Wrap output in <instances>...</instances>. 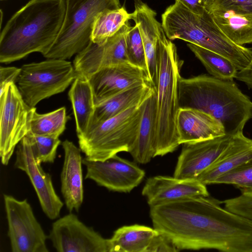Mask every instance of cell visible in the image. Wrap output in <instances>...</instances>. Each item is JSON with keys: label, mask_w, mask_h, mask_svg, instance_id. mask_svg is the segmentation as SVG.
<instances>
[{"label": "cell", "mask_w": 252, "mask_h": 252, "mask_svg": "<svg viewBox=\"0 0 252 252\" xmlns=\"http://www.w3.org/2000/svg\"><path fill=\"white\" fill-rule=\"evenodd\" d=\"M221 204L210 195L189 197L150 206V216L178 251L252 252V221Z\"/></svg>", "instance_id": "1"}, {"label": "cell", "mask_w": 252, "mask_h": 252, "mask_svg": "<svg viewBox=\"0 0 252 252\" xmlns=\"http://www.w3.org/2000/svg\"><path fill=\"white\" fill-rule=\"evenodd\" d=\"M66 0H30L15 12L0 34V62L9 63L31 53L44 55L62 28Z\"/></svg>", "instance_id": "2"}, {"label": "cell", "mask_w": 252, "mask_h": 252, "mask_svg": "<svg viewBox=\"0 0 252 252\" xmlns=\"http://www.w3.org/2000/svg\"><path fill=\"white\" fill-rule=\"evenodd\" d=\"M180 108H193L207 113L223 126L225 134L243 132L252 118V101L233 81L202 74L178 83Z\"/></svg>", "instance_id": "3"}, {"label": "cell", "mask_w": 252, "mask_h": 252, "mask_svg": "<svg viewBox=\"0 0 252 252\" xmlns=\"http://www.w3.org/2000/svg\"><path fill=\"white\" fill-rule=\"evenodd\" d=\"M182 63L176 46L163 32L158 44V74L155 89L157 117L155 157L172 153L180 145L177 117L180 109L178 83Z\"/></svg>", "instance_id": "4"}, {"label": "cell", "mask_w": 252, "mask_h": 252, "mask_svg": "<svg viewBox=\"0 0 252 252\" xmlns=\"http://www.w3.org/2000/svg\"><path fill=\"white\" fill-rule=\"evenodd\" d=\"M141 104L102 122L92 125L78 136L85 158L104 161L121 152H129L138 131Z\"/></svg>", "instance_id": "5"}, {"label": "cell", "mask_w": 252, "mask_h": 252, "mask_svg": "<svg viewBox=\"0 0 252 252\" xmlns=\"http://www.w3.org/2000/svg\"><path fill=\"white\" fill-rule=\"evenodd\" d=\"M121 7L120 0H66L62 28L43 56L47 59L66 60L77 55L90 43L97 15L105 10Z\"/></svg>", "instance_id": "6"}, {"label": "cell", "mask_w": 252, "mask_h": 252, "mask_svg": "<svg viewBox=\"0 0 252 252\" xmlns=\"http://www.w3.org/2000/svg\"><path fill=\"white\" fill-rule=\"evenodd\" d=\"M76 76L70 62L48 59L24 64L16 83L24 101L33 108L42 100L63 92Z\"/></svg>", "instance_id": "7"}, {"label": "cell", "mask_w": 252, "mask_h": 252, "mask_svg": "<svg viewBox=\"0 0 252 252\" xmlns=\"http://www.w3.org/2000/svg\"><path fill=\"white\" fill-rule=\"evenodd\" d=\"M35 107L25 102L15 83L0 94V156L8 164L16 146L30 131V122Z\"/></svg>", "instance_id": "8"}, {"label": "cell", "mask_w": 252, "mask_h": 252, "mask_svg": "<svg viewBox=\"0 0 252 252\" xmlns=\"http://www.w3.org/2000/svg\"><path fill=\"white\" fill-rule=\"evenodd\" d=\"M8 236L13 252H48L47 238L26 199L4 194Z\"/></svg>", "instance_id": "9"}, {"label": "cell", "mask_w": 252, "mask_h": 252, "mask_svg": "<svg viewBox=\"0 0 252 252\" xmlns=\"http://www.w3.org/2000/svg\"><path fill=\"white\" fill-rule=\"evenodd\" d=\"M48 238L59 252H110L109 239L71 212L53 223Z\"/></svg>", "instance_id": "10"}, {"label": "cell", "mask_w": 252, "mask_h": 252, "mask_svg": "<svg viewBox=\"0 0 252 252\" xmlns=\"http://www.w3.org/2000/svg\"><path fill=\"white\" fill-rule=\"evenodd\" d=\"M130 25L127 21L113 36L100 43L90 41L76 55L73 66L76 76L88 80L97 70L109 66L129 63L126 52V39Z\"/></svg>", "instance_id": "11"}, {"label": "cell", "mask_w": 252, "mask_h": 252, "mask_svg": "<svg viewBox=\"0 0 252 252\" xmlns=\"http://www.w3.org/2000/svg\"><path fill=\"white\" fill-rule=\"evenodd\" d=\"M86 166L85 178L98 185L120 192H129L141 183L145 176L144 170L135 163L115 155L104 161L83 158Z\"/></svg>", "instance_id": "12"}, {"label": "cell", "mask_w": 252, "mask_h": 252, "mask_svg": "<svg viewBox=\"0 0 252 252\" xmlns=\"http://www.w3.org/2000/svg\"><path fill=\"white\" fill-rule=\"evenodd\" d=\"M14 166L29 177L41 208L51 220L60 216L63 203L56 193L51 175L35 159L29 139L25 136L17 145Z\"/></svg>", "instance_id": "13"}, {"label": "cell", "mask_w": 252, "mask_h": 252, "mask_svg": "<svg viewBox=\"0 0 252 252\" xmlns=\"http://www.w3.org/2000/svg\"><path fill=\"white\" fill-rule=\"evenodd\" d=\"M88 80L95 105L127 89L145 83L150 84L146 72L128 62L102 68Z\"/></svg>", "instance_id": "14"}, {"label": "cell", "mask_w": 252, "mask_h": 252, "mask_svg": "<svg viewBox=\"0 0 252 252\" xmlns=\"http://www.w3.org/2000/svg\"><path fill=\"white\" fill-rule=\"evenodd\" d=\"M233 136L224 134L183 144L174 177L179 179H196L216 160Z\"/></svg>", "instance_id": "15"}, {"label": "cell", "mask_w": 252, "mask_h": 252, "mask_svg": "<svg viewBox=\"0 0 252 252\" xmlns=\"http://www.w3.org/2000/svg\"><path fill=\"white\" fill-rule=\"evenodd\" d=\"M142 194L146 198L150 207L189 197L209 195L206 185L196 179L165 176L148 178Z\"/></svg>", "instance_id": "16"}, {"label": "cell", "mask_w": 252, "mask_h": 252, "mask_svg": "<svg viewBox=\"0 0 252 252\" xmlns=\"http://www.w3.org/2000/svg\"><path fill=\"white\" fill-rule=\"evenodd\" d=\"M134 10L132 19L137 25L142 39L147 62V75L155 89L158 74V51L159 39L164 32L161 23L157 19V13L141 0H133Z\"/></svg>", "instance_id": "17"}, {"label": "cell", "mask_w": 252, "mask_h": 252, "mask_svg": "<svg viewBox=\"0 0 252 252\" xmlns=\"http://www.w3.org/2000/svg\"><path fill=\"white\" fill-rule=\"evenodd\" d=\"M62 146L64 156L61 174V192L69 212L73 210L78 212L84 198L81 150L67 139Z\"/></svg>", "instance_id": "18"}, {"label": "cell", "mask_w": 252, "mask_h": 252, "mask_svg": "<svg viewBox=\"0 0 252 252\" xmlns=\"http://www.w3.org/2000/svg\"><path fill=\"white\" fill-rule=\"evenodd\" d=\"M180 145L225 134L223 125L210 114L193 108H180L177 117Z\"/></svg>", "instance_id": "19"}, {"label": "cell", "mask_w": 252, "mask_h": 252, "mask_svg": "<svg viewBox=\"0 0 252 252\" xmlns=\"http://www.w3.org/2000/svg\"><path fill=\"white\" fill-rule=\"evenodd\" d=\"M252 158V139L243 132L234 135L212 164L196 179L205 185L213 184L220 176Z\"/></svg>", "instance_id": "20"}, {"label": "cell", "mask_w": 252, "mask_h": 252, "mask_svg": "<svg viewBox=\"0 0 252 252\" xmlns=\"http://www.w3.org/2000/svg\"><path fill=\"white\" fill-rule=\"evenodd\" d=\"M142 114L136 138L129 151L137 162L145 164L155 157V140L157 117L155 89L141 103Z\"/></svg>", "instance_id": "21"}, {"label": "cell", "mask_w": 252, "mask_h": 252, "mask_svg": "<svg viewBox=\"0 0 252 252\" xmlns=\"http://www.w3.org/2000/svg\"><path fill=\"white\" fill-rule=\"evenodd\" d=\"M155 89L149 83H145L127 89L96 105L91 125L102 122L132 107L140 105Z\"/></svg>", "instance_id": "22"}, {"label": "cell", "mask_w": 252, "mask_h": 252, "mask_svg": "<svg viewBox=\"0 0 252 252\" xmlns=\"http://www.w3.org/2000/svg\"><path fill=\"white\" fill-rule=\"evenodd\" d=\"M68 95L72 106L78 136L89 129L95 110L93 92L89 80L76 76Z\"/></svg>", "instance_id": "23"}, {"label": "cell", "mask_w": 252, "mask_h": 252, "mask_svg": "<svg viewBox=\"0 0 252 252\" xmlns=\"http://www.w3.org/2000/svg\"><path fill=\"white\" fill-rule=\"evenodd\" d=\"M208 12L219 29L232 42L242 46L252 43V15L223 9Z\"/></svg>", "instance_id": "24"}, {"label": "cell", "mask_w": 252, "mask_h": 252, "mask_svg": "<svg viewBox=\"0 0 252 252\" xmlns=\"http://www.w3.org/2000/svg\"><path fill=\"white\" fill-rule=\"evenodd\" d=\"M158 233L154 228L137 224L122 226L109 239L110 252H147Z\"/></svg>", "instance_id": "25"}, {"label": "cell", "mask_w": 252, "mask_h": 252, "mask_svg": "<svg viewBox=\"0 0 252 252\" xmlns=\"http://www.w3.org/2000/svg\"><path fill=\"white\" fill-rule=\"evenodd\" d=\"M125 7L107 9L96 17L92 29L91 41L100 43L117 33L125 24L131 19Z\"/></svg>", "instance_id": "26"}, {"label": "cell", "mask_w": 252, "mask_h": 252, "mask_svg": "<svg viewBox=\"0 0 252 252\" xmlns=\"http://www.w3.org/2000/svg\"><path fill=\"white\" fill-rule=\"evenodd\" d=\"M187 46L210 75L224 80L233 81L235 79L238 70L229 59L193 44L189 43Z\"/></svg>", "instance_id": "27"}, {"label": "cell", "mask_w": 252, "mask_h": 252, "mask_svg": "<svg viewBox=\"0 0 252 252\" xmlns=\"http://www.w3.org/2000/svg\"><path fill=\"white\" fill-rule=\"evenodd\" d=\"M68 120L64 107L45 114L34 109L30 122L31 133L33 135L59 137L65 129Z\"/></svg>", "instance_id": "28"}, {"label": "cell", "mask_w": 252, "mask_h": 252, "mask_svg": "<svg viewBox=\"0 0 252 252\" xmlns=\"http://www.w3.org/2000/svg\"><path fill=\"white\" fill-rule=\"evenodd\" d=\"M213 184L230 185L241 194L252 196V158L220 176Z\"/></svg>", "instance_id": "29"}, {"label": "cell", "mask_w": 252, "mask_h": 252, "mask_svg": "<svg viewBox=\"0 0 252 252\" xmlns=\"http://www.w3.org/2000/svg\"><path fill=\"white\" fill-rule=\"evenodd\" d=\"M26 136L30 140L33 154L38 163L54 162L57 148L61 143L59 137L35 135L31 133Z\"/></svg>", "instance_id": "30"}, {"label": "cell", "mask_w": 252, "mask_h": 252, "mask_svg": "<svg viewBox=\"0 0 252 252\" xmlns=\"http://www.w3.org/2000/svg\"><path fill=\"white\" fill-rule=\"evenodd\" d=\"M126 45L129 63L143 69L147 74V67L145 50L137 25L135 24L130 28L126 36Z\"/></svg>", "instance_id": "31"}, {"label": "cell", "mask_w": 252, "mask_h": 252, "mask_svg": "<svg viewBox=\"0 0 252 252\" xmlns=\"http://www.w3.org/2000/svg\"><path fill=\"white\" fill-rule=\"evenodd\" d=\"M206 9L232 10L237 12L252 15V0H207Z\"/></svg>", "instance_id": "32"}, {"label": "cell", "mask_w": 252, "mask_h": 252, "mask_svg": "<svg viewBox=\"0 0 252 252\" xmlns=\"http://www.w3.org/2000/svg\"><path fill=\"white\" fill-rule=\"evenodd\" d=\"M227 210L252 221V196H239L221 201Z\"/></svg>", "instance_id": "33"}, {"label": "cell", "mask_w": 252, "mask_h": 252, "mask_svg": "<svg viewBox=\"0 0 252 252\" xmlns=\"http://www.w3.org/2000/svg\"><path fill=\"white\" fill-rule=\"evenodd\" d=\"M173 243L163 234L158 232L150 244L147 252H178Z\"/></svg>", "instance_id": "34"}, {"label": "cell", "mask_w": 252, "mask_h": 252, "mask_svg": "<svg viewBox=\"0 0 252 252\" xmlns=\"http://www.w3.org/2000/svg\"><path fill=\"white\" fill-rule=\"evenodd\" d=\"M21 72V68L14 66L0 67V94L6 86L11 83H16Z\"/></svg>", "instance_id": "35"}, {"label": "cell", "mask_w": 252, "mask_h": 252, "mask_svg": "<svg viewBox=\"0 0 252 252\" xmlns=\"http://www.w3.org/2000/svg\"><path fill=\"white\" fill-rule=\"evenodd\" d=\"M251 49L252 53V47ZM235 79L244 83L249 89H252V58L246 68L237 72Z\"/></svg>", "instance_id": "36"}, {"label": "cell", "mask_w": 252, "mask_h": 252, "mask_svg": "<svg viewBox=\"0 0 252 252\" xmlns=\"http://www.w3.org/2000/svg\"><path fill=\"white\" fill-rule=\"evenodd\" d=\"M193 12L201 15L206 10L203 0H178Z\"/></svg>", "instance_id": "37"}, {"label": "cell", "mask_w": 252, "mask_h": 252, "mask_svg": "<svg viewBox=\"0 0 252 252\" xmlns=\"http://www.w3.org/2000/svg\"><path fill=\"white\" fill-rule=\"evenodd\" d=\"M207 0H203V1H204L205 3V2Z\"/></svg>", "instance_id": "38"}, {"label": "cell", "mask_w": 252, "mask_h": 252, "mask_svg": "<svg viewBox=\"0 0 252 252\" xmlns=\"http://www.w3.org/2000/svg\"><path fill=\"white\" fill-rule=\"evenodd\" d=\"M1 1H2V0H0Z\"/></svg>", "instance_id": "39"}]
</instances>
